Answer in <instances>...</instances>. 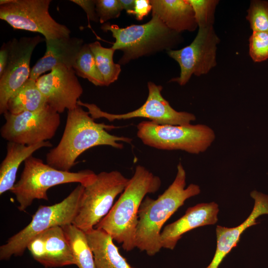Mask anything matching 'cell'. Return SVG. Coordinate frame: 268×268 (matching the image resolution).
Returning a JSON list of instances; mask_svg holds the SVG:
<instances>
[{"mask_svg":"<svg viewBox=\"0 0 268 268\" xmlns=\"http://www.w3.org/2000/svg\"><path fill=\"white\" fill-rule=\"evenodd\" d=\"M135 4L132 14L138 20H141L152 10L150 0H134Z\"/></svg>","mask_w":268,"mask_h":268,"instance_id":"4dcf8cb0","label":"cell"},{"mask_svg":"<svg viewBox=\"0 0 268 268\" xmlns=\"http://www.w3.org/2000/svg\"><path fill=\"white\" fill-rule=\"evenodd\" d=\"M78 268H96L85 232L73 224L62 226Z\"/></svg>","mask_w":268,"mask_h":268,"instance_id":"603a6c76","label":"cell"},{"mask_svg":"<svg viewBox=\"0 0 268 268\" xmlns=\"http://www.w3.org/2000/svg\"><path fill=\"white\" fill-rule=\"evenodd\" d=\"M246 18L253 32H268V1L251 0Z\"/></svg>","mask_w":268,"mask_h":268,"instance_id":"484cf974","label":"cell"},{"mask_svg":"<svg viewBox=\"0 0 268 268\" xmlns=\"http://www.w3.org/2000/svg\"><path fill=\"white\" fill-rule=\"evenodd\" d=\"M95 8L100 23L119 17L123 10L120 0H95Z\"/></svg>","mask_w":268,"mask_h":268,"instance_id":"f1b7e54d","label":"cell"},{"mask_svg":"<svg viewBox=\"0 0 268 268\" xmlns=\"http://www.w3.org/2000/svg\"><path fill=\"white\" fill-rule=\"evenodd\" d=\"M51 0H11L0 5V19L15 29L42 34L45 40L70 37V30L51 16Z\"/></svg>","mask_w":268,"mask_h":268,"instance_id":"9c48e42d","label":"cell"},{"mask_svg":"<svg viewBox=\"0 0 268 268\" xmlns=\"http://www.w3.org/2000/svg\"><path fill=\"white\" fill-rule=\"evenodd\" d=\"M160 178L138 165L119 199L108 213L95 226L131 251L136 248L135 233L140 205L148 194L155 193L161 185Z\"/></svg>","mask_w":268,"mask_h":268,"instance_id":"3957f363","label":"cell"},{"mask_svg":"<svg viewBox=\"0 0 268 268\" xmlns=\"http://www.w3.org/2000/svg\"><path fill=\"white\" fill-rule=\"evenodd\" d=\"M78 76L87 79L95 86H105L104 78L99 70L94 56L89 44H84L73 67Z\"/></svg>","mask_w":268,"mask_h":268,"instance_id":"d4e9b609","label":"cell"},{"mask_svg":"<svg viewBox=\"0 0 268 268\" xmlns=\"http://www.w3.org/2000/svg\"><path fill=\"white\" fill-rule=\"evenodd\" d=\"M123 9L126 11L129 15H132L134 11L135 1L134 0H120Z\"/></svg>","mask_w":268,"mask_h":268,"instance_id":"d6a6232c","label":"cell"},{"mask_svg":"<svg viewBox=\"0 0 268 268\" xmlns=\"http://www.w3.org/2000/svg\"><path fill=\"white\" fill-rule=\"evenodd\" d=\"M129 179L116 170L97 174L94 181L84 187L72 224L84 232L94 228L108 213L115 198L124 191Z\"/></svg>","mask_w":268,"mask_h":268,"instance_id":"ba28073f","label":"cell"},{"mask_svg":"<svg viewBox=\"0 0 268 268\" xmlns=\"http://www.w3.org/2000/svg\"><path fill=\"white\" fill-rule=\"evenodd\" d=\"M249 41V55L254 62L268 59V32H253Z\"/></svg>","mask_w":268,"mask_h":268,"instance_id":"83f0119b","label":"cell"},{"mask_svg":"<svg viewBox=\"0 0 268 268\" xmlns=\"http://www.w3.org/2000/svg\"><path fill=\"white\" fill-rule=\"evenodd\" d=\"M27 249L33 259L45 268L75 265L74 259L61 226L48 229L35 236Z\"/></svg>","mask_w":268,"mask_h":268,"instance_id":"9a60e30c","label":"cell"},{"mask_svg":"<svg viewBox=\"0 0 268 268\" xmlns=\"http://www.w3.org/2000/svg\"><path fill=\"white\" fill-rule=\"evenodd\" d=\"M219 42L213 26L201 28L190 45L179 50L168 51V56L180 67V76L172 78L170 82L183 86L193 75L199 76L208 73L216 65L217 45Z\"/></svg>","mask_w":268,"mask_h":268,"instance_id":"7c38bea8","label":"cell"},{"mask_svg":"<svg viewBox=\"0 0 268 268\" xmlns=\"http://www.w3.org/2000/svg\"><path fill=\"white\" fill-rule=\"evenodd\" d=\"M254 200L253 210L241 224L228 228L217 225L216 228V248L210 264L204 268H218L224 258L235 247L243 232L249 227L258 224L256 219L263 214H268V195L254 190L250 193Z\"/></svg>","mask_w":268,"mask_h":268,"instance_id":"e0dca14e","label":"cell"},{"mask_svg":"<svg viewBox=\"0 0 268 268\" xmlns=\"http://www.w3.org/2000/svg\"><path fill=\"white\" fill-rule=\"evenodd\" d=\"M39 35L13 38L6 43L8 60L0 76V113L7 111V103L13 93L30 77V63L35 47L42 41Z\"/></svg>","mask_w":268,"mask_h":268,"instance_id":"4fadbf2b","label":"cell"},{"mask_svg":"<svg viewBox=\"0 0 268 268\" xmlns=\"http://www.w3.org/2000/svg\"><path fill=\"white\" fill-rule=\"evenodd\" d=\"M192 5L199 28L213 26L217 0H188Z\"/></svg>","mask_w":268,"mask_h":268,"instance_id":"4316f807","label":"cell"},{"mask_svg":"<svg viewBox=\"0 0 268 268\" xmlns=\"http://www.w3.org/2000/svg\"><path fill=\"white\" fill-rule=\"evenodd\" d=\"M85 232L96 268H134L121 255L113 239L105 231L94 228Z\"/></svg>","mask_w":268,"mask_h":268,"instance_id":"44dd1931","label":"cell"},{"mask_svg":"<svg viewBox=\"0 0 268 268\" xmlns=\"http://www.w3.org/2000/svg\"></svg>","mask_w":268,"mask_h":268,"instance_id":"836d02e7","label":"cell"},{"mask_svg":"<svg viewBox=\"0 0 268 268\" xmlns=\"http://www.w3.org/2000/svg\"><path fill=\"white\" fill-rule=\"evenodd\" d=\"M80 6L85 12L88 21L99 22L95 8V0H70Z\"/></svg>","mask_w":268,"mask_h":268,"instance_id":"f546056e","label":"cell"},{"mask_svg":"<svg viewBox=\"0 0 268 268\" xmlns=\"http://www.w3.org/2000/svg\"><path fill=\"white\" fill-rule=\"evenodd\" d=\"M24 162L20 177L10 191L15 196L20 211H24L35 200L48 201L47 191L52 187L70 183L85 187L92 183L97 175L90 170L76 172L60 170L33 155Z\"/></svg>","mask_w":268,"mask_h":268,"instance_id":"5b68a950","label":"cell"},{"mask_svg":"<svg viewBox=\"0 0 268 268\" xmlns=\"http://www.w3.org/2000/svg\"><path fill=\"white\" fill-rule=\"evenodd\" d=\"M8 49L6 43L3 44L0 50V76L2 74L8 60Z\"/></svg>","mask_w":268,"mask_h":268,"instance_id":"1f68e13d","label":"cell"},{"mask_svg":"<svg viewBox=\"0 0 268 268\" xmlns=\"http://www.w3.org/2000/svg\"><path fill=\"white\" fill-rule=\"evenodd\" d=\"M147 87L148 94L144 103L139 108L124 114L108 113L102 111L94 104L85 103L79 100L77 102V105L86 107L94 119L104 118L110 122L117 120L143 118L148 119L150 121L158 125H187L196 120V117L194 114L177 111L171 106L161 94V85L148 81Z\"/></svg>","mask_w":268,"mask_h":268,"instance_id":"8fae6325","label":"cell"},{"mask_svg":"<svg viewBox=\"0 0 268 268\" xmlns=\"http://www.w3.org/2000/svg\"><path fill=\"white\" fill-rule=\"evenodd\" d=\"M52 146L49 141L30 145L8 142L6 155L0 166V195L10 191L13 188L18 169L22 162L37 150Z\"/></svg>","mask_w":268,"mask_h":268,"instance_id":"ffe728a7","label":"cell"},{"mask_svg":"<svg viewBox=\"0 0 268 268\" xmlns=\"http://www.w3.org/2000/svg\"><path fill=\"white\" fill-rule=\"evenodd\" d=\"M218 212V205L215 202L201 203L189 207L183 216L167 225L161 231L162 248L172 250L186 233L199 227L215 224Z\"/></svg>","mask_w":268,"mask_h":268,"instance_id":"2e32d148","label":"cell"},{"mask_svg":"<svg viewBox=\"0 0 268 268\" xmlns=\"http://www.w3.org/2000/svg\"><path fill=\"white\" fill-rule=\"evenodd\" d=\"M3 115L1 136L8 142L26 145L52 138L60 124V114L48 105L34 112L12 114L6 111Z\"/></svg>","mask_w":268,"mask_h":268,"instance_id":"30bf717a","label":"cell"},{"mask_svg":"<svg viewBox=\"0 0 268 268\" xmlns=\"http://www.w3.org/2000/svg\"><path fill=\"white\" fill-rule=\"evenodd\" d=\"M152 14L156 15L171 30L181 33L192 32L198 26L188 0H150Z\"/></svg>","mask_w":268,"mask_h":268,"instance_id":"d6986e66","label":"cell"},{"mask_svg":"<svg viewBox=\"0 0 268 268\" xmlns=\"http://www.w3.org/2000/svg\"><path fill=\"white\" fill-rule=\"evenodd\" d=\"M113 126L97 123L80 106L68 111L64 133L58 144L46 154L47 164L60 170L69 171L79 156L96 146L108 145L118 149L131 142L129 137L108 133Z\"/></svg>","mask_w":268,"mask_h":268,"instance_id":"6da1fadb","label":"cell"},{"mask_svg":"<svg viewBox=\"0 0 268 268\" xmlns=\"http://www.w3.org/2000/svg\"><path fill=\"white\" fill-rule=\"evenodd\" d=\"M177 168L175 178L169 187L156 200L146 196L139 208L136 248L149 256H154L162 248L160 234L164 223L187 200L201 192L199 186L194 184L185 188L186 173L181 162Z\"/></svg>","mask_w":268,"mask_h":268,"instance_id":"7a4b0ae2","label":"cell"},{"mask_svg":"<svg viewBox=\"0 0 268 268\" xmlns=\"http://www.w3.org/2000/svg\"><path fill=\"white\" fill-rule=\"evenodd\" d=\"M84 188L79 184L61 202L52 205H40L29 224L0 247V260H8L12 256H21L30 241L39 233L53 227L72 223Z\"/></svg>","mask_w":268,"mask_h":268,"instance_id":"8992f818","label":"cell"},{"mask_svg":"<svg viewBox=\"0 0 268 268\" xmlns=\"http://www.w3.org/2000/svg\"><path fill=\"white\" fill-rule=\"evenodd\" d=\"M44 96L39 89L36 81L29 78L16 90L7 103V111L12 114L40 110L47 105Z\"/></svg>","mask_w":268,"mask_h":268,"instance_id":"7402d4cb","label":"cell"},{"mask_svg":"<svg viewBox=\"0 0 268 268\" xmlns=\"http://www.w3.org/2000/svg\"><path fill=\"white\" fill-rule=\"evenodd\" d=\"M89 46L104 78L105 86H109L118 79L121 71V65L113 61L115 50L112 48L102 47L98 41L91 43Z\"/></svg>","mask_w":268,"mask_h":268,"instance_id":"cb8c5ba5","label":"cell"},{"mask_svg":"<svg viewBox=\"0 0 268 268\" xmlns=\"http://www.w3.org/2000/svg\"><path fill=\"white\" fill-rule=\"evenodd\" d=\"M46 50L31 69L29 78L36 81L42 73L59 65L73 68L77 56L83 46L82 39L65 37L45 40Z\"/></svg>","mask_w":268,"mask_h":268,"instance_id":"ac0fdd59","label":"cell"},{"mask_svg":"<svg viewBox=\"0 0 268 268\" xmlns=\"http://www.w3.org/2000/svg\"><path fill=\"white\" fill-rule=\"evenodd\" d=\"M137 136L143 144L156 149L195 154L206 151L215 138L214 131L205 125H158L150 121L137 125Z\"/></svg>","mask_w":268,"mask_h":268,"instance_id":"52a82bcc","label":"cell"},{"mask_svg":"<svg viewBox=\"0 0 268 268\" xmlns=\"http://www.w3.org/2000/svg\"><path fill=\"white\" fill-rule=\"evenodd\" d=\"M76 75L73 68L59 65L36 80L47 104L59 114L65 109L71 110L77 106L83 88Z\"/></svg>","mask_w":268,"mask_h":268,"instance_id":"5bb4252c","label":"cell"},{"mask_svg":"<svg viewBox=\"0 0 268 268\" xmlns=\"http://www.w3.org/2000/svg\"><path fill=\"white\" fill-rule=\"evenodd\" d=\"M101 28L105 32L111 31L115 39L111 48L123 52L119 61L120 65L141 57L172 50L182 42L181 33L169 29L154 14L145 24L120 28L117 25L105 23Z\"/></svg>","mask_w":268,"mask_h":268,"instance_id":"277c9868","label":"cell"}]
</instances>
